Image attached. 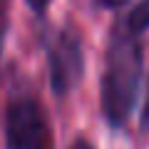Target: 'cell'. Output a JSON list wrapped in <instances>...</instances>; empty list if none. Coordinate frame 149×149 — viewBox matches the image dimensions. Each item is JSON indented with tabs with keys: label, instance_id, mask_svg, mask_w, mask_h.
I'll use <instances>...</instances> for the list:
<instances>
[{
	"label": "cell",
	"instance_id": "1",
	"mask_svg": "<svg viewBox=\"0 0 149 149\" xmlns=\"http://www.w3.org/2000/svg\"><path fill=\"white\" fill-rule=\"evenodd\" d=\"M142 80V42L127 25H117L109 37L102 74V114L109 127H124L134 109Z\"/></svg>",
	"mask_w": 149,
	"mask_h": 149
},
{
	"label": "cell",
	"instance_id": "2",
	"mask_svg": "<svg viewBox=\"0 0 149 149\" xmlns=\"http://www.w3.org/2000/svg\"><path fill=\"white\" fill-rule=\"evenodd\" d=\"M8 149H52V134L35 100H15L5 114Z\"/></svg>",
	"mask_w": 149,
	"mask_h": 149
},
{
	"label": "cell",
	"instance_id": "3",
	"mask_svg": "<svg viewBox=\"0 0 149 149\" xmlns=\"http://www.w3.org/2000/svg\"><path fill=\"white\" fill-rule=\"evenodd\" d=\"M47 70H50V85L55 95H67L74 90L85 72V55H82L80 37L72 30H60L47 42Z\"/></svg>",
	"mask_w": 149,
	"mask_h": 149
},
{
	"label": "cell",
	"instance_id": "4",
	"mask_svg": "<svg viewBox=\"0 0 149 149\" xmlns=\"http://www.w3.org/2000/svg\"><path fill=\"white\" fill-rule=\"evenodd\" d=\"M124 25H127L134 35H142L144 30H149V0H139L137 5L132 8V13L127 15Z\"/></svg>",
	"mask_w": 149,
	"mask_h": 149
},
{
	"label": "cell",
	"instance_id": "5",
	"mask_svg": "<svg viewBox=\"0 0 149 149\" xmlns=\"http://www.w3.org/2000/svg\"><path fill=\"white\" fill-rule=\"evenodd\" d=\"M8 20H10V0H0V50H3V45H5Z\"/></svg>",
	"mask_w": 149,
	"mask_h": 149
},
{
	"label": "cell",
	"instance_id": "6",
	"mask_svg": "<svg viewBox=\"0 0 149 149\" xmlns=\"http://www.w3.org/2000/svg\"><path fill=\"white\" fill-rule=\"evenodd\" d=\"M142 132L149 134V87H147V97H144V107H142Z\"/></svg>",
	"mask_w": 149,
	"mask_h": 149
},
{
	"label": "cell",
	"instance_id": "7",
	"mask_svg": "<svg viewBox=\"0 0 149 149\" xmlns=\"http://www.w3.org/2000/svg\"><path fill=\"white\" fill-rule=\"evenodd\" d=\"M50 3H52V0H27V5H30L35 13H45L50 8Z\"/></svg>",
	"mask_w": 149,
	"mask_h": 149
},
{
	"label": "cell",
	"instance_id": "8",
	"mask_svg": "<svg viewBox=\"0 0 149 149\" xmlns=\"http://www.w3.org/2000/svg\"><path fill=\"white\" fill-rule=\"evenodd\" d=\"M127 0H97V5H102V8H119V5H124Z\"/></svg>",
	"mask_w": 149,
	"mask_h": 149
},
{
	"label": "cell",
	"instance_id": "9",
	"mask_svg": "<svg viewBox=\"0 0 149 149\" xmlns=\"http://www.w3.org/2000/svg\"><path fill=\"white\" fill-rule=\"evenodd\" d=\"M70 149H95V147H92V144L90 142H87V139H74V142H72V147H70Z\"/></svg>",
	"mask_w": 149,
	"mask_h": 149
}]
</instances>
